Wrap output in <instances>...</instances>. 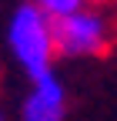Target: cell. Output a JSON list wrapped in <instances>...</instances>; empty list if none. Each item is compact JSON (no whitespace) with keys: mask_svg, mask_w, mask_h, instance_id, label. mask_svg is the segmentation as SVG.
<instances>
[{"mask_svg":"<svg viewBox=\"0 0 117 121\" xmlns=\"http://www.w3.org/2000/svg\"><path fill=\"white\" fill-rule=\"evenodd\" d=\"M7 44H10V54L17 57V64L27 71L30 81L54 71V57H57L54 17L37 0L13 10V17L7 24Z\"/></svg>","mask_w":117,"mask_h":121,"instance_id":"6da1fadb","label":"cell"},{"mask_svg":"<svg viewBox=\"0 0 117 121\" xmlns=\"http://www.w3.org/2000/svg\"><path fill=\"white\" fill-rule=\"evenodd\" d=\"M54 40H57V54L64 57H97L107 51L110 27L100 10L84 4L77 10L54 17Z\"/></svg>","mask_w":117,"mask_h":121,"instance_id":"7a4b0ae2","label":"cell"},{"mask_svg":"<svg viewBox=\"0 0 117 121\" xmlns=\"http://www.w3.org/2000/svg\"><path fill=\"white\" fill-rule=\"evenodd\" d=\"M64 111H67V94H64V84L54 78V71L34 78L20 118L23 121H64Z\"/></svg>","mask_w":117,"mask_h":121,"instance_id":"3957f363","label":"cell"},{"mask_svg":"<svg viewBox=\"0 0 117 121\" xmlns=\"http://www.w3.org/2000/svg\"><path fill=\"white\" fill-rule=\"evenodd\" d=\"M37 4L50 13V17H60V13H67V10H77V7H84L87 0H37Z\"/></svg>","mask_w":117,"mask_h":121,"instance_id":"277c9868","label":"cell"},{"mask_svg":"<svg viewBox=\"0 0 117 121\" xmlns=\"http://www.w3.org/2000/svg\"><path fill=\"white\" fill-rule=\"evenodd\" d=\"M0 121H4V114H0Z\"/></svg>","mask_w":117,"mask_h":121,"instance_id":"5b68a950","label":"cell"}]
</instances>
